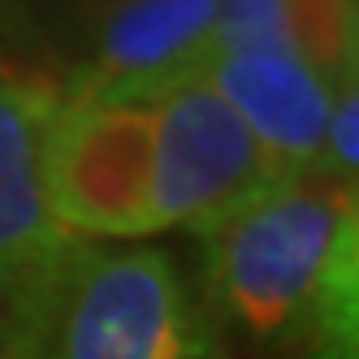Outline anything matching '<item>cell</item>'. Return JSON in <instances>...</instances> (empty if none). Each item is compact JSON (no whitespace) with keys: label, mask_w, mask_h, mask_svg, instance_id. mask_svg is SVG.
<instances>
[{"label":"cell","mask_w":359,"mask_h":359,"mask_svg":"<svg viewBox=\"0 0 359 359\" xmlns=\"http://www.w3.org/2000/svg\"><path fill=\"white\" fill-rule=\"evenodd\" d=\"M351 234H359L355 187L299 173L203 238L212 290L255 338L307 329L320 281Z\"/></svg>","instance_id":"1"},{"label":"cell","mask_w":359,"mask_h":359,"mask_svg":"<svg viewBox=\"0 0 359 359\" xmlns=\"http://www.w3.org/2000/svg\"><path fill=\"white\" fill-rule=\"evenodd\" d=\"M57 359H221L182 273L156 247H74L57 286Z\"/></svg>","instance_id":"2"},{"label":"cell","mask_w":359,"mask_h":359,"mask_svg":"<svg viewBox=\"0 0 359 359\" xmlns=\"http://www.w3.org/2000/svg\"><path fill=\"white\" fill-rule=\"evenodd\" d=\"M247 121L199 74L151 95V221L208 238L247 203L290 182Z\"/></svg>","instance_id":"3"},{"label":"cell","mask_w":359,"mask_h":359,"mask_svg":"<svg viewBox=\"0 0 359 359\" xmlns=\"http://www.w3.org/2000/svg\"><path fill=\"white\" fill-rule=\"evenodd\" d=\"M43 191L69 238H147L151 95L61 91L43 130Z\"/></svg>","instance_id":"4"},{"label":"cell","mask_w":359,"mask_h":359,"mask_svg":"<svg viewBox=\"0 0 359 359\" xmlns=\"http://www.w3.org/2000/svg\"><path fill=\"white\" fill-rule=\"evenodd\" d=\"M61 91L0 79V307L43 312L79 238L57 225L43 191V130Z\"/></svg>","instance_id":"5"},{"label":"cell","mask_w":359,"mask_h":359,"mask_svg":"<svg viewBox=\"0 0 359 359\" xmlns=\"http://www.w3.org/2000/svg\"><path fill=\"white\" fill-rule=\"evenodd\" d=\"M217 48V0H100L91 57L65 91L156 95L208 65Z\"/></svg>","instance_id":"6"},{"label":"cell","mask_w":359,"mask_h":359,"mask_svg":"<svg viewBox=\"0 0 359 359\" xmlns=\"http://www.w3.org/2000/svg\"><path fill=\"white\" fill-rule=\"evenodd\" d=\"M203 79L286 173L299 177L316 165L329 113L342 91L338 83L286 53H217L203 65Z\"/></svg>","instance_id":"7"},{"label":"cell","mask_w":359,"mask_h":359,"mask_svg":"<svg viewBox=\"0 0 359 359\" xmlns=\"http://www.w3.org/2000/svg\"><path fill=\"white\" fill-rule=\"evenodd\" d=\"M217 53H286L355 83V0H217Z\"/></svg>","instance_id":"8"},{"label":"cell","mask_w":359,"mask_h":359,"mask_svg":"<svg viewBox=\"0 0 359 359\" xmlns=\"http://www.w3.org/2000/svg\"><path fill=\"white\" fill-rule=\"evenodd\" d=\"M355 130H359V95H355V83H351V87L338 91V104H333L329 126H325L320 156L307 173L325 177V182L355 187Z\"/></svg>","instance_id":"9"},{"label":"cell","mask_w":359,"mask_h":359,"mask_svg":"<svg viewBox=\"0 0 359 359\" xmlns=\"http://www.w3.org/2000/svg\"><path fill=\"white\" fill-rule=\"evenodd\" d=\"M5 5H9V0H0V13H5Z\"/></svg>","instance_id":"10"}]
</instances>
